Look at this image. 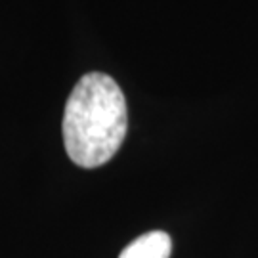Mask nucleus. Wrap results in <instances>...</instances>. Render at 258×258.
I'll return each instance as SVG.
<instances>
[{
  "mask_svg": "<svg viewBox=\"0 0 258 258\" xmlns=\"http://www.w3.org/2000/svg\"><path fill=\"white\" fill-rule=\"evenodd\" d=\"M172 239L165 231H148L134 239L119 258H170Z\"/></svg>",
  "mask_w": 258,
  "mask_h": 258,
  "instance_id": "nucleus-2",
  "label": "nucleus"
},
{
  "mask_svg": "<svg viewBox=\"0 0 258 258\" xmlns=\"http://www.w3.org/2000/svg\"><path fill=\"white\" fill-rule=\"evenodd\" d=\"M128 130L124 94L105 73H88L77 83L63 111V144L75 165L96 168L111 161Z\"/></svg>",
  "mask_w": 258,
  "mask_h": 258,
  "instance_id": "nucleus-1",
  "label": "nucleus"
}]
</instances>
